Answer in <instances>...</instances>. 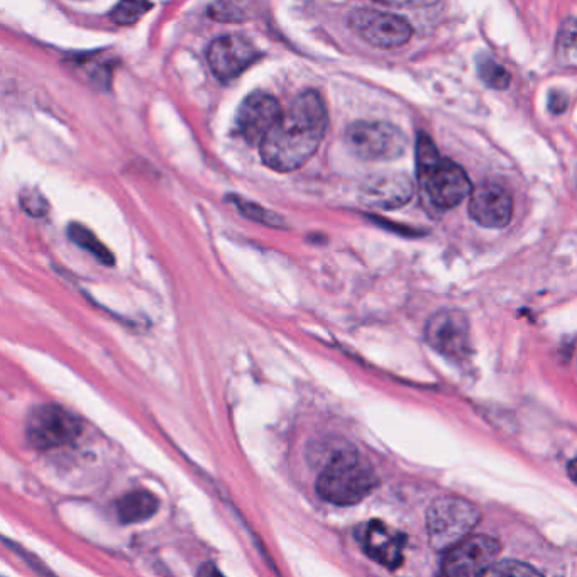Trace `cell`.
Masks as SVG:
<instances>
[{
  "label": "cell",
  "instance_id": "obj_1",
  "mask_svg": "<svg viewBox=\"0 0 577 577\" xmlns=\"http://www.w3.org/2000/svg\"><path fill=\"white\" fill-rule=\"evenodd\" d=\"M327 122L324 100L315 90L298 95L259 143L264 165L278 173L302 168L319 149Z\"/></svg>",
  "mask_w": 577,
  "mask_h": 577
},
{
  "label": "cell",
  "instance_id": "obj_2",
  "mask_svg": "<svg viewBox=\"0 0 577 577\" xmlns=\"http://www.w3.org/2000/svg\"><path fill=\"white\" fill-rule=\"evenodd\" d=\"M417 171L418 182L435 209H454L473 190L466 171L454 161L442 158L427 134L418 136Z\"/></svg>",
  "mask_w": 577,
  "mask_h": 577
},
{
  "label": "cell",
  "instance_id": "obj_3",
  "mask_svg": "<svg viewBox=\"0 0 577 577\" xmlns=\"http://www.w3.org/2000/svg\"><path fill=\"white\" fill-rule=\"evenodd\" d=\"M378 483L376 474L358 454L332 457L320 473L317 493L332 505L349 506L363 501Z\"/></svg>",
  "mask_w": 577,
  "mask_h": 577
},
{
  "label": "cell",
  "instance_id": "obj_4",
  "mask_svg": "<svg viewBox=\"0 0 577 577\" xmlns=\"http://www.w3.org/2000/svg\"><path fill=\"white\" fill-rule=\"evenodd\" d=\"M478 523L479 512L473 503L457 496H442L432 503L427 513L430 545L439 552H447L468 539Z\"/></svg>",
  "mask_w": 577,
  "mask_h": 577
},
{
  "label": "cell",
  "instance_id": "obj_5",
  "mask_svg": "<svg viewBox=\"0 0 577 577\" xmlns=\"http://www.w3.org/2000/svg\"><path fill=\"white\" fill-rule=\"evenodd\" d=\"M83 422L75 413L55 403L38 405L26 420V437L36 451L68 446L82 435Z\"/></svg>",
  "mask_w": 577,
  "mask_h": 577
},
{
  "label": "cell",
  "instance_id": "obj_6",
  "mask_svg": "<svg viewBox=\"0 0 577 577\" xmlns=\"http://www.w3.org/2000/svg\"><path fill=\"white\" fill-rule=\"evenodd\" d=\"M344 141L354 156L366 161L398 160L408 146L407 136L383 121L354 122L347 127Z\"/></svg>",
  "mask_w": 577,
  "mask_h": 577
},
{
  "label": "cell",
  "instance_id": "obj_7",
  "mask_svg": "<svg viewBox=\"0 0 577 577\" xmlns=\"http://www.w3.org/2000/svg\"><path fill=\"white\" fill-rule=\"evenodd\" d=\"M347 24L359 38L380 50L402 48L412 39L413 29L407 19L393 12L378 9H356L347 17Z\"/></svg>",
  "mask_w": 577,
  "mask_h": 577
},
{
  "label": "cell",
  "instance_id": "obj_8",
  "mask_svg": "<svg viewBox=\"0 0 577 577\" xmlns=\"http://www.w3.org/2000/svg\"><path fill=\"white\" fill-rule=\"evenodd\" d=\"M500 554L498 540L488 535H469L447 550L442 571L446 577H483Z\"/></svg>",
  "mask_w": 577,
  "mask_h": 577
},
{
  "label": "cell",
  "instance_id": "obj_9",
  "mask_svg": "<svg viewBox=\"0 0 577 577\" xmlns=\"http://www.w3.org/2000/svg\"><path fill=\"white\" fill-rule=\"evenodd\" d=\"M425 341L447 358H466L471 351L468 317L456 308L435 312L425 325Z\"/></svg>",
  "mask_w": 577,
  "mask_h": 577
},
{
  "label": "cell",
  "instance_id": "obj_10",
  "mask_svg": "<svg viewBox=\"0 0 577 577\" xmlns=\"http://www.w3.org/2000/svg\"><path fill=\"white\" fill-rule=\"evenodd\" d=\"M256 44L241 34H226L212 41L207 51L210 70L220 82H232L258 60Z\"/></svg>",
  "mask_w": 577,
  "mask_h": 577
},
{
  "label": "cell",
  "instance_id": "obj_11",
  "mask_svg": "<svg viewBox=\"0 0 577 577\" xmlns=\"http://www.w3.org/2000/svg\"><path fill=\"white\" fill-rule=\"evenodd\" d=\"M468 210L479 226L501 229L512 220L513 198L500 183L484 182L469 193Z\"/></svg>",
  "mask_w": 577,
  "mask_h": 577
},
{
  "label": "cell",
  "instance_id": "obj_12",
  "mask_svg": "<svg viewBox=\"0 0 577 577\" xmlns=\"http://www.w3.org/2000/svg\"><path fill=\"white\" fill-rule=\"evenodd\" d=\"M278 100L264 92H253L242 100L237 112V129L249 144H259L280 119Z\"/></svg>",
  "mask_w": 577,
  "mask_h": 577
},
{
  "label": "cell",
  "instance_id": "obj_13",
  "mask_svg": "<svg viewBox=\"0 0 577 577\" xmlns=\"http://www.w3.org/2000/svg\"><path fill=\"white\" fill-rule=\"evenodd\" d=\"M412 197V180L403 173H376L361 185V200L373 209H398L408 204Z\"/></svg>",
  "mask_w": 577,
  "mask_h": 577
},
{
  "label": "cell",
  "instance_id": "obj_14",
  "mask_svg": "<svg viewBox=\"0 0 577 577\" xmlns=\"http://www.w3.org/2000/svg\"><path fill=\"white\" fill-rule=\"evenodd\" d=\"M359 542L364 552L381 566L395 569L402 564L405 535L390 525L380 520H371L361 528Z\"/></svg>",
  "mask_w": 577,
  "mask_h": 577
},
{
  "label": "cell",
  "instance_id": "obj_15",
  "mask_svg": "<svg viewBox=\"0 0 577 577\" xmlns=\"http://www.w3.org/2000/svg\"><path fill=\"white\" fill-rule=\"evenodd\" d=\"M158 508L160 500L154 493L148 490H134L119 498L116 513L119 522L134 525L153 518L158 513Z\"/></svg>",
  "mask_w": 577,
  "mask_h": 577
},
{
  "label": "cell",
  "instance_id": "obj_16",
  "mask_svg": "<svg viewBox=\"0 0 577 577\" xmlns=\"http://www.w3.org/2000/svg\"><path fill=\"white\" fill-rule=\"evenodd\" d=\"M68 237L80 248L85 249L90 254H94L95 258L99 259L100 263L105 264V266L114 264V254L105 248L104 242L100 241L99 237L95 236L94 232L90 231L88 227L73 222V224L68 226Z\"/></svg>",
  "mask_w": 577,
  "mask_h": 577
},
{
  "label": "cell",
  "instance_id": "obj_17",
  "mask_svg": "<svg viewBox=\"0 0 577 577\" xmlns=\"http://www.w3.org/2000/svg\"><path fill=\"white\" fill-rule=\"evenodd\" d=\"M576 17L569 16L566 21L562 22L557 36L556 56L559 65L564 68H574L576 66Z\"/></svg>",
  "mask_w": 577,
  "mask_h": 577
},
{
  "label": "cell",
  "instance_id": "obj_18",
  "mask_svg": "<svg viewBox=\"0 0 577 577\" xmlns=\"http://www.w3.org/2000/svg\"><path fill=\"white\" fill-rule=\"evenodd\" d=\"M478 75L484 85H488L493 90H505L510 87V73L506 72L505 66L500 65L490 56H479Z\"/></svg>",
  "mask_w": 577,
  "mask_h": 577
},
{
  "label": "cell",
  "instance_id": "obj_19",
  "mask_svg": "<svg viewBox=\"0 0 577 577\" xmlns=\"http://www.w3.org/2000/svg\"><path fill=\"white\" fill-rule=\"evenodd\" d=\"M153 9L149 2H131V0H124L119 2L112 12H110V19L117 26H132L141 19V17Z\"/></svg>",
  "mask_w": 577,
  "mask_h": 577
},
{
  "label": "cell",
  "instance_id": "obj_20",
  "mask_svg": "<svg viewBox=\"0 0 577 577\" xmlns=\"http://www.w3.org/2000/svg\"><path fill=\"white\" fill-rule=\"evenodd\" d=\"M232 202L236 205L237 209L241 210L242 215H246L248 219L256 220V222H261L264 226L270 227H283V219L281 215L275 214V212H270V210L263 209L259 207L258 204L254 202H248L244 198L231 197Z\"/></svg>",
  "mask_w": 577,
  "mask_h": 577
},
{
  "label": "cell",
  "instance_id": "obj_21",
  "mask_svg": "<svg viewBox=\"0 0 577 577\" xmlns=\"http://www.w3.org/2000/svg\"><path fill=\"white\" fill-rule=\"evenodd\" d=\"M19 204H21V209L34 219L46 217V214L50 212L48 198L36 188H24L19 195Z\"/></svg>",
  "mask_w": 577,
  "mask_h": 577
},
{
  "label": "cell",
  "instance_id": "obj_22",
  "mask_svg": "<svg viewBox=\"0 0 577 577\" xmlns=\"http://www.w3.org/2000/svg\"><path fill=\"white\" fill-rule=\"evenodd\" d=\"M483 577H544L534 567L527 566L523 562L503 561L498 562L486 572Z\"/></svg>",
  "mask_w": 577,
  "mask_h": 577
},
{
  "label": "cell",
  "instance_id": "obj_23",
  "mask_svg": "<svg viewBox=\"0 0 577 577\" xmlns=\"http://www.w3.org/2000/svg\"><path fill=\"white\" fill-rule=\"evenodd\" d=\"M209 16L219 22H242L248 19L246 12L232 2H217L209 7Z\"/></svg>",
  "mask_w": 577,
  "mask_h": 577
},
{
  "label": "cell",
  "instance_id": "obj_24",
  "mask_svg": "<svg viewBox=\"0 0 577 577\" xmlns=\"http://www.w3.org/2000/svg\"><path fill=\"white\" fill-rule=\"evenodd\" d=\"M549 107L554 114H561L567 107V95L564 92H552L549 97Z\"/></svg>",
  "mask_w": 577,
  "mask_h": 577
},
{
  "label": "cell",
  "instance_id": "obj_25",
  "mask_svg": "<svg viewBox=\"0 0 577 577\" xmlns=\"http://www.w3.org/2000/svg\"><path fill=\"white\" fill-rule=\"evenodd\" d=\"M197 577H226L214 566V564H204L197 572Z\"/></svg>",
  "mask_w": 577,
  "mask_h": 577
}]
</instances>
